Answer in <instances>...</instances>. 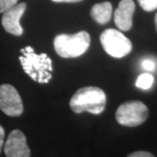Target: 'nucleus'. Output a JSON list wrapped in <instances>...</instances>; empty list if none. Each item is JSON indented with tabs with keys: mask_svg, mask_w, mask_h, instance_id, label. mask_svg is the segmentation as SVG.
<instances>
[{
	"mask_svg": "<svg viewBox=\"0 0 157 157\" xmlns=\"http://www.w3.org/2000/svg\"><path fill=\"white\" fill-rule=\"evenodd\" d=\"M141 67L142 68L147 71V72H153L155 70L156 67V63L155 62L154 59H144L142 61H141Z\"/></svg>",
	"mask_w": 157,
	"mask_h": 157,
	"instance_id": "nucleus-13",
	"label": "nucleus"
},
{
	"mask_svg": "<svg viewBox=\"0 0 157 157\" xmlns=\"http://www.w3.org/2000/svg\"><path fill=\"white\" fill-rule=\"evenodd\" d=\"M107 98L103 90L97 86H86L78 89L70 101V107L74 113L88 112L100 114L106 107Z\"/></svg>",
	"mask_w": 157,
	"mask_h": 157,
	"instance_id": "nucleus-2",
	"label": "nucleus"
},
{
	"mask_svg": "<svg viewBox=\"0 0 157 157\" xmlns=\"http://www.w3.org/2000/svg\"><path fill=\"white\" fill-rule=\"evenodd\" d=\"M135 10L133 0H121L114 12V23L118 29L127 32L133 26V15Z\"/></svg>",
	"mask_w": 157,
	"mask_h": 157,
	"instance_id": "nucleus-9",
	"label": "nucleus"
},
{
	"mask_svg": "<svg viewBox=\"0 0 157 157\" xmlns=\"http://www.w3.org/2000/svg\"><path fill=\"white\" fill-rule=\"evenodd\" d=\"M20 52L22 55L19 57V61L25 73L38 83H48L52 78V63L48 55L35 53L32 46H25Z\"/></svg>",
	"mask_w": 157,
	"mask_h": 157,
	"instance_id": "nucleus-1",
	"label": "nucleus"
},
{
	"mask_svg": "<svg viewBox=\"0 0 157 157\" xmlns=\"http://www.w3.org/2000/svg\"><path fill=\"white\" fill-rule=\"evenodd\" d=\"M148 109L144 103L139 101H127L118 107L116 121L126 127H137L146 121Z\"/></svg>",
	"mask_w": 157,
	"mask_h": 157,
	"instance_id": "nucleus-4",
	"label": "nucleus"
},
{
	"mask_svg": "<svg viewBox=\"0 0 157 157\" xmlns=\"http://www.w3.org/2000/svg\"><path fill=\"white\" fill-rule=\"evenodd\" d=\"M7 157H30L31 151L26 143V138L18 129L11 131L5 145Z\"/></svg>",
	"mask_w": 157,
	"mask_h": 157,
	"instance_id": "nucleus-7",
	"label": "nucleus"
},
{
	"mask_svg": "<svg viewBox=\"0 0 157 157\" xmlns=\"http://www.w3.org/2000/svg\"><path fill=\"white\" fill-rule=\"evenodd\" d=\"M128 157H155L152 154L146 151H137L130 154Z\"/></svg>",
	"mask_w": 157,
	"mask_h": 157,
	"instance_id": "nucleus-15",
	"label": "nucleus"
},
{
	"mask_svg": "<svg viewBox=\"0 0 157 157\" xmlns=\"http://www.w3.org/2000/svg\"><path fill=\"white\" fill-rule=\"evenodd\" d=\"M0 109L11 117L22 114L24 110L22 100L13 86L9 84L0 86Z\"/></svg>",
	"mask_w": 157,
	"mask_h": 157,
	"instance_id": "nucleus-6",
	"label": "nucleus"
},
{
	"mask_svg": "<svg viewBox=\"0 0 157 157\" xmlns=\"http://www.w3.org/2000/svg\"><path fill=\"white\" fill-rule=\"evenodd\" d=\"M26 9L25 3L17 4L4 12L2 17V25L8 33L14 36H21L23 28L20 25V18Z\"/></svg>",
	"mask_w": 157,
	"mask_h": 157,
	"instance_id": "nucleus-8",
	"label": "nucleus"
},
{
	"mask_svg": "<svg viewBox=\"0 0 157 157\" xmlns=\"http://www.w3.org/2000/svg\"><path fill=\"white\" fill-rule=\"evenodd\" d=\"M154 81H155V78L152 74L148 73H142L137 78V80L135 82V86L140 89L147 90L151 88L152 86L154 84Z\"/></svg>",
	"mask_w": 157,
	"mask_h": 157,
	"instance_id": "nucleus-11",
	"label": "nucleus"
},
{
	"mask_svg": "<svg viewBox=\"0 0 157 157\" xmlns=\"http://www.w3.org/2000/svg\"><path fill=\"white\" fill-rule=\"evenodd\" d=\"M155 25H156V29H157V13H156V15H155Z\"/></svg>",
	"mask_w": 157,
	"mask_h": 157,
	"instance_id": "nucleus-18",
	"label": "nucleus"
},
{
	"mask_svg": "<svg viewBox=\"0 0 157 157\" xmlns=\"http://www.w3.org/2000/svg\"><path fill=\"white\" fill-rule=\"evenodd\" d=\"M113 6L109 2L96 4L91 9V16L96 22L105 25L110 21L112 17Z\"/></svg>",
	"mask_w": 157,
	"mask_h": 157,
	"instance_id": "nucleus-10",
	"label": "nucleus"
},
{
	"mask_svg": "<svg viewBox=\"0 0 157 157\" xmlns=\"http://www.w3.org/2000/svg\"><path fill=\"white\" fill-rule=\"evenodd\" d=\"M55 3H77L80 2L82 0H52Z\"/></svg>",
	"mask_w": 157,
	"mask_h": 157,
	"instance_id": "nucleus-17",
	"label": "nucleus"
},
{
	"mask_svg": "<svg viewBox=\"0 0 157 157\" xmlns=\"http://www.w3.org/2000/svg\"><path fill=\"white\" fill-rule=\"evenodd\" d=\"M4 139H5V130L3 127L0 125V152L2 149V147L4 145Z\"/></svg>",
	"mask_w": 157,
	"mask_h": 157,
	"instance_id": "nucleus-16",
	"label": "nucleus"
},
{
	"mask_svg": "<svg viewBox=\"0 0 157 157\" xmlns=\"http://www.w3.org/2000/svg\"><path fill=\"white\" fill-rule=\"evenodd\" d=\"M138 3L146 11H153L157 9V0H138Z\"/></svg>",
	"mask_w": 157,
	"mask_h": 157,
	"instance_id": "nucleus-12",
	"label": "nucleus"
},
{
	"mask_svg": "<svg viewBox=\"0 0 157 157\" xmlns=\"http://www.w3.org/2000/svg\"><path fill=\"white\" fill-rule=\"evenodd\" d=\"M90 35L87 32L81 31L75 34H59L54 38L53 45L59 56L67 58H77L89 48Z\"/></svg>",
	"mask_w": 157,
	"mask_h": 157,
	"instance_id": "nucleus-3",
	"label": "nucleus"
},
{
	"mask_svg": "<svg viewBox=\"0 0 157 157\" xmlns=\"http://www.w3.org/2000/svg\"><path fill=\"white\" fill-rule=\"evenodd\" d=\"M18 0H0V12H5L16 6Z\"/></svg>",
	"mask_w": 157,
	"mask_h": 157,
	"instance_id": "nucleus-14",
	"label": "nucleus"
},
{
	"mask_svg": "<svg viewBox=\"0 0 157 157\" xmlns=\"http://www.w3.org/2000/svg\"><path fill=\"white\" fill-rule=\"evenodd\" d=\"M101 43L107 54L113 58H123L132 51L131 41L120 31L107 29L101 35Z\"/></svg>",
	"mask_w": 157,
	"mask_h": 157,
	"instance_id": "nucleus-5",
	"label": "nucleus"
}]
</instances>
